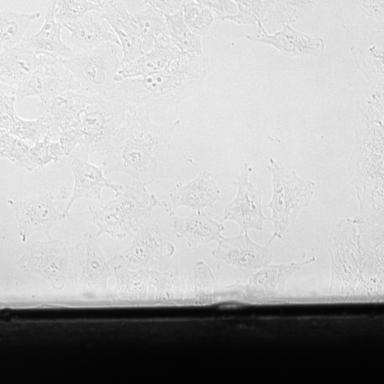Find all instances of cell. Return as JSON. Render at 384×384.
I'll return each mask as SVG.
<instances>
[{"mask_svg": "<svg viewBox=\"0 0 384 384\" xmlns=\"http://www.w3.org/2000/svg\"><path fill=\"white\" fill-rule=\"evenodd\" d=\"M210 69L204 53H181L159 73L117 82L105 99L120 103L127 110L151 116L195 96L202 89Z\"/></svg>", "mask_w": 384, "mask_h": 384, "instance_id": "obj_1", "label": "cell"}, {"mask_svg": "<svg viewBox=\"0 0 384 384\" xmlns=\"http://www.w3.org/2000/svg\"><path fill=\"white\" fill-rule=\"evenodd\" d=\"M355 134L348 165L359 203L355 220L358 223L383 225V105L358 100Z\"/></svg>", "mask_w": 384, "mask_h": 384, "instance_id": "obj_2", "label": "cell"}, {"mask_svg": "<svg viewBox=\"0 0 384 384\" xmlns=\"http://www.w3.org/2000/svg\"><path fill=\"white\" fill-rule=\"evenodd\" d=\"M180 126L178 119L157 124L149 114L127 110L123 124L103 156L105 174H124L146 186L152 183Z\"/></svg>", "mask_w": 384, "mask_h": 384, "instance_id": "obj_3", "label": "cell"}, {"mask_svg": "<svg viewBox=\"0 0 384 384\" xmlns=\"http://www.w3.org/2000/svg\"><path fill=\"white\" fill-rule=\"evenodd\" d=\"M331 274L329 295L334 299H347L368 279H383V261L362 246L355 219L346 218L331 229L329 238Z\"/></svg>", "mask_w": 384, "mask_h": 384, "instance_id": "obj_4", "label": "cell"}, {"mask_svg": "<svg viewBox=\"0 0 384 384\" xmlns=\"http://www.w3.org/2000/svg\"><path fill=\"white\" fill-rule=\"evenodd\" d=\"M162 206L146 186L133 181L123 186L114 198L89 208V220L98 228L97 235L107 234L115 239L134 235L151 216L155 207Z\"/></svg>", "mask_w": 384, "mask_h": 384, "instance_id": "obj_5", "label": "cell"}, {"mask_svg": "<svg viewBox=\"0 0 384 384\" xmlns=\"http://www.w3.org/2000/svg\"><path fill=\"white\" fill-rule=\"evenodd\" d=\"M272 196L268 203L273 234L267 242L282 238L296 221L300 212L307 208L314 194L316 183L300 177L294 170L280 165L274 158L269 159Z\"/></svg>", "mask_w": 384, "mask_h": 384, "instance_id": "obj_6", "label": "cell"}, {"mask_svg": "<svg viewBox=\"0 0 384 384\" xmlns=\"http://www.w3.org/2000/svg\"><path fill=\"white\" fill-rule=\"evenodd\" d=\"M117 46L107 42L61 60L82 89L105 98L116 83L114 76L120 65Z\"/></svg>", "mask_w": 384, "mask_h": 384, "instance_id": "obj_7", "label": "cell"}, {"mask_svg": "<svg viewBox=\"0 0 384 384\" xmlns=\"http://www.w3.org/2000/svg\"><path fill=\"white\" fill-rule=\"evenodd\" d=\"M127 107L114 101L97 97L83 110L79 121L81 139L78 143L83 159L108 151L125 119Z\"/></svg>", "mask_w": 384, "mask_h": 384, "instance_id": "obj_8", "label": "cell"}, {"mask_svg": "<svg viewBox=\"0 0 384 384\" xmlns=\"http://www.w3.org/2000/svg\"><path fill=\"white\" fill-rule=\"evenodd\" d=\"M68 197L67 188L63 186L56 194L41 191L23 200H7L14 209L22 241L36 232L51 239L52 229L68 215L65 213Z\"/></svg>", "mask_w": 384, "mask_h": 384, "instance_id": "obj_9", "label": "cell"}, {"mask_svg": "<svg viewBox=\"0 0 384 384\" xmlns=\"http://www.w3.org/2000/svg\"><path fill=\"white\" fill-rule=\"evenodd\" d=\"M23 269L62 289L73 278L72 245L65 240H33L21 257Z\"/></svg>", "mask_w": 384, "mask_h": 384, "instance_id": "obj_10", "label": "cell"}, {"mask_svg": "<svg viewBox=\"0 0 384 384\" xmlns=\"http://www.w3.org/2000/svg\"><path fill=\"white\" fill-rule=\"evenodd\" d=\"M72 262L73 278L84 294L96 295L107 289L112 271L97 234L85 232L72 245Z\"/></svg>", "mask_w": 384, "mask_h": 384, "instance_id": "obj_11", "label": "cell"}, {"mask_svg": "<svg viewBox=\"0 0 384 384\" xmlns=\"http://www.w3.org/2000/svg\"><path fill=\"white\" fill-rule=\"evenodd\" d=\"M81 89L61 59L38 55L31 76L15 88L16 99L36 97L45 103L68 90Z\"/></svg>", "mask_w": 384, "mask_h": 384, "instance_id": "obj_12", "label": "cell"}, {"mask_svg": "<svg viewBox=\"0 0 384 384\" xmlns=\"http://www.w3.org/2000/svg\"><path fill=\"white\" fill-rule=\"evenodd\" d=\"M175 250L174 244L165 238L157 224L144 223L133 235L129 245L110 262L129 268L150 270L171 257Z\"/></svg>", "mask_w": 384, "mask_h": 384, "instance_id": "obj_13", "label": "cell"}, {"mask_svg": "<svg viewBox=\"0 0 384 384\" xmlns=\"http://www.w3.org/2000/svg\"><path fill=\"white\" fill-rule=\"evenodd\" d=\"M251 171L252 168L247 163L242 166L235 182L236 196L223 214V220L237 223L241 232L251 229L262 231L264 223L268 219L263 210V191L250 181Z\"/></svg>", "mask_w": 384, "mask_h": 384, "instance_id": "obj_14", "label": "cell"}, {"mask_svg": "<svg viewBox=\"0 0 384 384\" xmlns=\"http://www.w3.org/2000/svg\"><path fill=\"white\" fill-rule=\"evenodd\" d=\"M270 243L260 245L253 241L247 232L230 236H222L213 256L241 272L255 273L272 262Z\"/></svg>", "mask_w": 384, "mask_h": 384, "instance_id": "obj_15", "label": "cell"}, {"mask_svg": "<svg viewBox=\"0 0 384 384\" xmlns=\"http://www.w3.org/2000/svg\"><path fill=\"white\" fill-rule=\"evenodd\" d=\"M220 198V190L210 172L202 171L187 183L178 182L169 193L167 201H162V206L171 216L179 207H185L193 212L204 211L212 208Z\"/></svg>", "mask_w": 384, "mask_h": 384, "instance_id": "obj_16", "label": "cell"}, {"mask_svg": "<svg viewBox=\"0 0 384 384\" xmlns=\"http://www.w3.org/2000/svg\"><path fill=\"white\" fill-rule=\"evenodd\" d=\"M117 36L122 50L121 63L135 60L144 53L142 37L135 17L125 1H104L98 11Z\"/></svg>", "mask_w": 384, "mask_h": 384, "instance_id": "obj_17", "label": "cell"}, {"mask_svg": "<svg viewBox=\"0 0 384 384\" xmlns=\"http://www.w3.org/2000/svg\"><path fill=\"white\" fill-rule=\"evenodd\" d=\"M258 34L247 35L249 41L265 43L276 48L287 57L318 55L325 48L324 39L314 37L294 28L286 24L282 28L270 34L263 24H258Z\"/></svg>", "mask_w": 384, "mask_h": 384, "instance_id": "obj_18", "label": "cell"}, {"mask_svg": "<svg viewBox=\"0 0 384 384\" xmlns=\"http://www.w3.org/2000/svg\"><path fill=\"white\" fill-rule=\"evenodd\" d=\"M97 96L91 95L83 89L68 90L38 105V114L58 133L60 130L77 124L85 108Z\"/></svg>", "mask_w": 384, "mask_h": 384, "instance_id": "obj_19", "label": "cell"}, {"mask_svg": "<svg viewBox=\"0 0 384 384\" xmlns=\"http://www.w3.org/2000/svg\"><path fill=\"white\" fill-rule=\"evenodd\" d=\"M74 186L71 196L65 208L68 215L73 203L79 198L102 201L101 192L103 188L112 189L115 194L119 192L123 185L107 178L105 174V166H95L88 161L79 158L73 159L70 164Z\"/></svg>", "mask_w": 384, "mask_h": 384, "instance_id": "obj_20", "label": "cell"}, {"mask_svg": "<svg viewBox=\"0 0 384 384\" xmlns=\"http://www.w3.org/2000/svg\"><path fill=\"white\" fill-rule=\"evenodd\" d=\"M181 55L169 38L158 41L149 51L127 63H121L114 76L115 82L142 78L168 68Z\"/></svg>", "mask_w": 384, "mask_h": 384, "instance_id": "obj_21", "label": "cell"}, {"mask_svg": "<svg viewBox=\"0 0 384 384\" xmlns=\"http://www.w3.org/2000/svg\"><path fill=\"white\" fill-rule=\"evenodd\" d=\"M65 28L70 32L67 45L71 50H88L107 42L120 46L114 32L97 11L88 12Z\"/></svg>", "mask_w": 384, "mask_h": 384, "instance_id": "obj_22", "label": "cell"}, {"mask_svg": "<svg viewBox=\"0 0 384 384\" xmlns=\"http://www.w3.org/2000/svg\"><path fill=\"white\" fill-rule=\"evenodd\" d=\"M315 260L312 256L299 262H271L252 274L247 287L263 297L274 298L285 290L287 281L297 271Z\"/></svg>", "mask_w": 384, "mask_h": 384, "instance_id": "obj_23", "label": "cell"}, {"mask_svg": "<svg viewBox=\"0 0 384 384\" xmlns=\"http://www.w3.org/2000/svg\"><path fill=\"white\" fill-rule=\"evenodd\" d=\"M60 30L61 27L55 18V1H51L47 6L44 23L40 30L23 39L27 46L38 56L67 59L73 51L63 41Z\"/></svg>", "mask_w": 384, "mask_h": 384, "instance_id": "obj_24", "label": "cell"}, {"mask_svg": "<svg viewBox=\"0 0 384 384\" xmlns=\"http://www.w3.org/2000/svg\"><path fill=\"white\" fill-rule=\"evenodd\" d=\"M38 60L23 39L18 44L0 53V84L15 89L35 71Z\"/></svg>", "mask_w": 384, "mask_h": 384, "instance_id": "obj_25", "label": "cell"}, {"mask_svg": "<svg viewBox=\"0 0 384 384\" xmlns=\"http://www.w3.org/2000/svg\"><path fill=\"white\" fill-rule=\"evenodd\" d=\"M224 230L223 223L205 211L192 212L184 218L174 215L173 233L178 238H185L189 247L218 242Z\"/></svg>", "mask_w": 384, "mask_h": 384, "instance_id": "obj_26", "label": "cell"}, {"mask_svg": "<svg viewBox=\"0 0 384 384\" xmlns=\"http://www.w3.org/2000/svg\"><path fill=\"white\" fill-rule=\"evenodd\" d=\"M358 68L372 85L383 84V36L374 33L351 48Z\"/></svg>", "mask_w": 384, "mask_h": 384, "instance_id": "obj_27", "label": "cell"}, {"mask_svg": "<svg viewBox=\"0 0 384 384\" xmlns=\"http://www.w3.org/2000/svg\"><path fill=\"white\" fill-rule=\"evenodd\" d=\"M149 273L150 270L132 269L115 264L113 267L114 297L128 301L141 298L149 289Z\"/></svg>", "mask_w": 384, "mask_h": 384, "instance_id": "obj_28", "label": "cell"}, {"mask_svg": "<svg viewBox=\"0 0 384 384\" xmlns=\"http://www.w3.org/2000/svg\"><path fill=\"white\" fill-rule=\"evenodd\" d=\"M39 11L26 13L11 9L0 10V48L6 50L18 44Z\"/></svg>", "mask_w": 384, "mask_h": 384, "instance_id": "obj_29", "label": "cell"}, {"mask_svg": "<svg viewBox=\"0 0 384 384\" xmlns=\"http://www.w3.org/2000/svg\"><path fill=\"white\" fill-rule=\"evenodd\" d=\"M144 7L133 15L139 26L142 37V50L144 53L150 50L154 44L160 40L169 37L164 15L144 1Z\"/></svg>", "mask_w": 384, "mask_h": 384, "instance_id": "obj_30", "label": "cell"}, {"mask_svg": "<svg viewBox=\"0 0 384 384\" xmlns=\"http://www.w3.org/2000/svg\"><path fill=\"white\" fill-rule=\"evenodd\" d=\"M316 1H271L264 23L276 26L290 25L310 14Z\"/></svg>", "mask_w": 384, "mask_h": 384, "instance_id": "obj_31", "label": "cell"}, {"mask_svg": "<svg viewBox=\"0 0 384 384\" xmlns=\"http://www.w3.org/2000/svg\"><path fill=\"white\" fill-rule=\"evenodd\" d=\"M164 17L169 38L181 53H203L201 37L194 34L186 25L183 9Z\"/></svg>", "mask_w": 384, "mask_h": 384, "instance_id": "obj_32", "label": "cell"}, {"mask_svg": "<svg viewBox=\"0 0 384 384\" xmlns=\"http://www.w3.org/2000/svg\"><path fill=\"white\" fill-rule=\"evenodd\" d=\"M104 1L60 0L55 1V18L58 24L65 28L90 11H99Z\"/></svg>", "mask_w": 384, "mask_h": 384, "instance_id": "obj_33", "label": "cell"}, {"mask_svg": "<svg viewBox=\"0 0 384 384\" xmlns=\"http://www.w3.org/2000/svg\"><path fill=\"white\" fill-rule=\"evenodd\" d=\"M8 132L23 141H31L36 144L47 134L52 136L51 127L42 117L34 119H26L16 115Z\"/></svg>", "mask_w": 384, "mask_h": 384, "instance_id": "obj_34", "label": "cell"}, {"mask_svg": "<svg viewBox=\"0 0 384 384\" xmlns=\"http://www.w3.org/2000/svg\"><path fill=\"white\" fill-rule=\"evenodd\" d=\"M183 15L190 30L201 38L208 33L214 22L213 14L198 1H185Z\"/></svg>", "mask_w": 384, "mask_h": 384, "instance_id": "obj_35", "label": "cell"}, {"mask_svg": "<svg viewBox=\"0 0 384 384\" xmlns=\"http://www.w3.org/2000/svg\"><path fill=\"white\" fill-rule=\"evenodd\" d=\"M238 13L224 21H233L240 25L263 24L271 1H235Z\"/></svg>", "mask_w": 384, "mask_h": 384, "instance_id": "obj_36", "label": "cell"}, {"mask_svg": "<svg viewBox=\"0 0 384 384\" xmlns=\"http://www.w3.org/2000/svg\"><path fill=\"white\" fill-rule=\"evenodd\" d=\"M30 149L31 146L26 141L7 132L1 149V159L6 158L18 166L31 171L36 166L30 159Z\"/></svg>", "mask_w": 384, "mask_h": 384, "instance_id": "obj_37", "label": "cell"}, {"mask_svg": "<svg viewBox=\"0 0 384 384\" xmlns=\"http://www.w3.org/2000/svg\"><path fill=\"white\" fill-rule=\"evenodd\" d=\"M65 155L59 142L52 141L51 135L47 134L38 142L31 146L29 156L32 164L42 167L51 161H57Z\"/></svg>", "mask_w": 384, "mask_h": 384, "instance_id": "obj_38", "label": "cell"}, {"mask_svg": "<svg viewBox=\"0 0 384 384\" xmlns=\"http://www.w3.org/2000/svg\"><path fill=\"white\" fill-rule=\"evenodd\" d=\"M16 97L14 93L0 90V129L8 132L17 112L15 110Z\"/></svg>", "mask_w": 384, "mask_h": 384, "instance_id": "obj_39", "label": "cell"}, {"mask_svg": "<svg viewBox=\"0 0 384 384\" xmlns=\"http://www.w3.org/2000/svg\"><path fill=\"white\" fill-rule=\"evenodd\" d=\"M206 7L212 14L214 13L218 19L224 21L225 18L238 13V6L235 1H198Z\"/></svg>", "mask_w": 384, "mask_h": 384, "instance_id": "obj_40", "label": "cell"}, {"mask_svg": "<svg viewBox=\"0 0 384 384\" xmlns=\"http://www.w3.org/2000/svg\"><path fill=\"white\" fill-rule=\"evenodd\" d=\"M60 144H61L65 155H69L75 148L81 139V132L79 122L60 130Z\"/></svg>", "mask_w": 384, "mask_h": 384, "instance_id": "obj_41", "label": "cell"}, {"mask_svg": "<svg viewBox=\"0 0 384 384\" xmlns=\"http://www.w3.org/2000/svg\"><path fill=\"white\" fill-rule=\"evenodd\" d=\"M164 15L175 14L183 9L185 1H147Z\"/></svg>", "mask_w": 384, "mask_h": 384, "instance_id": "obj_42", "label": "cell"}, {"mask_svg": "<svg viewBox=\"0 0 384 384\" xmlns=\"http://www.w3.org/2000/svg\"><path fill=\"white\" fill-rule=\"evenodd\" d=\"M363 12L370 16L378 18H383V1H365L361 4Z\"/></svg>", "mask_w": 384, "mask_h": 384, "instance_id": "obj_43", "label": "cell"}, {"mask_svg": "<svg viewBox=\"0 0 384 384\" xmlns=\"http://www.w3.org/2000/svg\"><path fill=\"white\" fill-rule=\"evenodd\" d=\"M7 132H6V130L0 129V154H1V149L3 144V142ZM0 159H1V156H0Z\"/></svg>", "mask_w": 384, "mask_h": 384, "instance_id": "obj_44", "label": "cell"}, {"mask_svg": "<svg viewBox=\"0 0 384 384\" xmlns=\"http://www.w3.org/2000/svg\"><path fill=\"white\" fill-rule=\"evenodd\" d=\"M6 90V91L13 92V93H14V90H15V89H14V88H11V87H6V86H4V85H2L0 84V90Z\"/></svg>", "mask_w": 384, "mask_h": 384, "instance_id": "obj_45", "label": "cell"}]
</instances>
